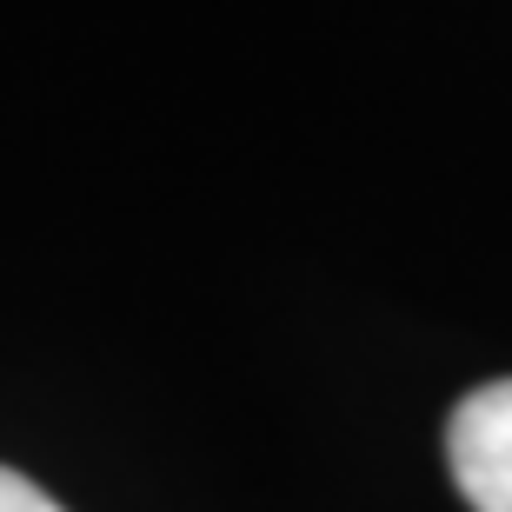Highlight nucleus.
<instances>
[{"label": "nucleus", "instance_id": "nucleus-2", "mask_svg": "<svg viewBox=\"0 0 512 512\" xmlns=\"http://www.w3.org/2000/svg\"><path fill=\"white\" fill-rule=\"evenodd\" d=\"M0 512H60V506L40 493L27 473H7V466H0Z\"/></svg>", "mask_w": 512, "mask_h": 512}, {"label": "nucleus", "instance_id": "nucleus-1", "mask_svg": "<svg viewBox=\"0 0 512 512\" xmlns=\"http://www.w3.org/2000/svg\"><path fill=\"white\" fill-rule=\"evenodd\" d=\"M446 466L473 512H512V380L479 386L453 406Z\"/></svg>", "mask_w": 512, "mask_h": 512}]
</instances>
